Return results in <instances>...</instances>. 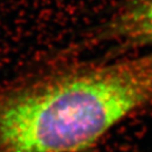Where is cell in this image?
I'll return each instance as SVG.
<instances>
[{"label":"cell","instance_id":"cell-2","mask_svg":"<svg viewBox=\"0 0 152 152\" xmlns=\"http://www.w3.org/2000/svg\"><path fill=\"white\" fill-rule=\"evenodd\" d=\"M93 40L117 50L152 49V0H123Z\"/></svg>","mask_w":152,"mask_h":152},{"label":"cell","instance_id":"cell-3","mask_svg":"<svg viewBox=\"0 0 152 152\" xmlns=\"http://www.w3.org/2000/svg\"><path fill=\"white\" fill-rule=\"evenodd\" d=\"M85 152H93V151H92V149H91V150H88V151H85Z\"/></svg>","mask_w":152,"mask_h":152},{"label":"cell","instance_id":"cell-1","mask_svg":"<svg viewBox=\"0 0 152 152\" xmlns=\"http://www.w3.org/2000/svg\"><path fill=\"white\" fill-rule=\"evenodd\" d=\"M152 104V52L0 86V152H85Z\"/></svg>","mask_w":152,"mask_h":152}]
</instances>
